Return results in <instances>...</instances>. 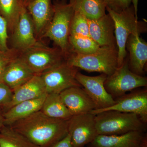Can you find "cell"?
I'll use <instances>...</instances> for the list:
<instances>
[{"label":"cell","instance_id":"obj_1","mask_svg":"<svg viewBox=\"0 0 147 147\" xmlns=\"http://www.w3.org/2000/svg\"><path fill=\"white\" fill-rule=\"evenodd\" d=\"M68 120L52 118L40 110L9 126L37 147H49L67 134Z\"/></svg>","mask_w":147,"mask_h":147},{"label":"cell","instance_id":"obj_2","mask_svg":"<svg viewBox=\"0 0 147 147\" xmlns=\"http://www.w3.org/2000/svg\"><path fill=\"white\" fill-rule=\"evenodd\" d=\"M66 61L76 68L110 76L118 67L117 47L100 46L97 51L88 55L71 51Z\"/></svg>","mask_w":147,"mask_h":147},{"label":"cell","instance_id":"obj_3","mask_svg":"<svg viewBox=\"0 0 147 147\" xmlns=\"http://www.w3.org/2000/svg\"><path fill=\"white\" fill-rule=\"evenodd\" d=\"M98 135H121L132 131H146V124L133 113L110 110L95 115Z\"/></svg>","mask_w":147,"mask_h":147},{"label":"cell","instance_id":"obj_4","mask_svg":"<svg viewBox=\"0 0 147 147\" xmlns=\"http://www.w3.org/2000/svg\"><path fill=\"white\" fill-rule=\"evenodd\" d=\"M106 10L113 18L115 24V34L118 49V67L123 63L127 53L126 44L130 35H140L147 31L145 22L139 21L135 17L133 6L120 12L116 13L106 7Z\"/></svg>","mask_w":147,"mask_h":147},{"label":"cell","instance_id":"obj_5","mask_svg":"<svg viewBox=\"0 0 147 147\" xmlns=\"http://www.w3.org/2000/svg\"><path fill=\"white\" fill-rule=\"evenodd\" d=\"M53 5V18L41 36L48 38L54 41L66 58L71 51L69 37L74 11L71 6L64 0L61 1L57 0Z\"/></svg>","mask_w":147,"mask_h":147},{"label":"cell","instance_id":"obj_6","mask_svg":"<svg viewBox=\"0 0 147 147\" xmlns=\"http://www.w3.org/2000/svg\"><path fill=\"white\" fill-rule=\"evenodd\" d=\"M18 57L36 74H40L66 61L59 48H52L38 42L33 47L22 51Z\"/></svg>","mask_w":147,"mask_h":147},{"label":"cell","instance_id":"obj_7","mask_svg":"<svg viewBox=\"0 0 147 147\" xmlns=\"http://www.w3.org/2000/svg\"><path fill=\"white\" fill-rule=\"evenodd\" d=\"M147 86V77L131 71L126 59L111 75L107 76L104 82L105 89L114 99L124 95L128 92Z\"/></svg>","mask_w":147,"mask_h":147},{"label":"cell","instance_id":"obj_8","mask_svg":"<svg viewBox=\"0 0 147 147\" xmlns=\"http://www.w3.org/2000/svg\"><path fill=\"white\" fill-rule=\"evenodd\" d=\"M78 69L65 61L39 74L47 94H60L71 87H82L76 79Z\"/></svg>","mask_w":147,"mask_h":147},{"label":"cell","instance_id":"obj_9","mask_svg":"<svg viewBox=\"0 0 147 147\" xmlns=\"http://www.w3.org/2000/svg\"><path fill=\"white\" fill-rule=\"evenodd\" d=\"M116 103L108 108L94 110L90 112L96 115L105 111L114 110L137 115L145 124L147 123V90L136 89L118 98Z\"/></svg>","mask_w":147,"mask_h":147},{"label":"cell","instance_id":"obj_10","mask_svg":"<svg viewBox=\"0 0 147 147\" xmlns=\"http://www.w3.org/2000/svg\"><path fill=\"white\" fill-rule=\"evenodd\" d=\"M68 134L74 147H84L98 135L95 115L91 113L72 116L68 121Z\"/></svg>","mask_w":147,"mask_h":147},{"label":"cell","instance_id":"obj_11","mask_svg":"<svg viewBox=\"0 0 147 147\" xmlns=\"http://www.w3.org/2000/svg\"><path fill=\"white\" fill-rule=\"evenodd\" d=\"M107 76L103 74L88 76L78 71L76 79L92 100L95 110L108 108L116 103L115 99L108 93L104 86Z\"/></svg>","mask_w":147,"mask_h":147},{"label":"cell","instance_id":"obj_12","mask_svg":"<svg viewBox=\"0 0 147 147\" xmlns=\"http://www.w3.org/2000/svg\"><path fill=\"white\" fill-rule=\"evenodd\" d=\"M12 32V44L15 50L23 51L38 43L35 35L33 22L25 5L21 9L18 21Z\"/></svg>","mask_w":147,"mask_h":147},{"label":"cell","instance_id":"obj_13","mask_svg":"<svg viewBox=\"0 0 147 147\" xmlns=\"http://www.w3.org/2000/svg\"><path fill=\"white\" fill-rule=\"evenodd\" d=\"M59 94L72 116L90 113L96 109L92 100L82 87H71Z\"/></svg>","mask_w":147,"mask_h":147},{"label":"cell","instance_id":"obj_14","mask_svg":"<svg viewBox=\"0 0 147 147\" xmlns=\"http://www.w3.org/2000/svg\"><path fill=\"white\" fill-rule=\"evenodd\" d=\"M88 21L90 36L99 46L117 47L115 24L109 13Z\"/></svg>","mask_w":147,"mask_h":147},{"label":"cell","instance_id":"obj_15","mask_svg":"<svg viewBox=\"0 0 147 147\" xmlns=\"http://www.w3.org/2000/svg\"><path fill=\"white\" fill-rule=\"evenodd\" d=\"M35 74L20 58H14L6 67L1 82L13 91Z\"/></svg>","mask_w":147,"mask_h":147},{"label":"cell","instance_id":"obj_16","mask_svg":"<svg viewBox=\"0 0 147 147\" xmlns=\"http://www.w3.org/2000/svg\"><path fill=\"white\" fill-rule=\"evenodd\" d=\"M140 35L131 34L127 38L126 49L129 53L128 65L134 73L143 76L147 62V43Z\"/></svg>","mask_w":147,"mask_h":147},{"label":"cell","instance_id":"obj_17","mask_svg":"<svg viewBox=\"0 0 147 147\" xmlns=\"http://www.w3.org/2000/svg\"><path fill=\"white\" fill-rule=\"evenodd\" d=\"M146 135L142 131H132L121 135H98L87 147H140Z\"/></svg>","mask_w":147,"mask_h":147},{"label":"cell","instance_id":"obj_18","mask_svg":"<svg viewBox=\"0 0 147 147\" xmlns=\"http://www.w3.org/2000/svg\"><path fill=\"white\" fill-rule=\"evenodd\" d=\"M26 7L33 22L35 34L42 36L54 14L51 0H34Z\"/></svg>","mask_w":147,"mask_h":147},{"label":"cell","instance_id":"obj_19","mask_svg":"<svg viewBox=\"0 0 147 147\" xmlns=\"http://www.w3.org/2000/svg\"><path fill=\"white\" fill-rule=\"evenodd\" d=\"M47 94L41 77L39 74H35L26 83L13 91L12 100L3 112L19 102L36 99Z\"/></svg>","mask_w":147,"mask_h":147},{"label":"cell","instance_id":"obj_20","mask_svg":"<svg viewBox=\"0 0 147 147\" xmlns=\"http://www.w3.org/2000/svg\"><path fill=\"white\" fill-rule=\"evenodd\" d=\"M46 95L19 102L4 112L5 125L11 126L14 123L40 110Z\"/></svg>","mask_w":147,"mask_h":147},{"label":"cell","instance_id":"obj_21","mask_svg":"<svg viewBox=\"0 0 147 147\" xmlns=\"http://www.w3.org/2000/svg\"><path fill=\"white\" fill-rule=\"evenodd\" d=\"M40 111L48 117L59 119L68 120L72 116L59 94L47 93Z\"/></svg>","mask_w":147,"mask_h":147},{"label":"cell","instance_id":"obj_22","mask_svg":"<svg viewBox=\"0 0 147 147\" xmlns=\"http://www.w3.org/2000/svg\"><path fill=\"white\" fill-rule=\"evenodd\" d=\"M69 3L74 11L89 20L97 19L106 14V5L104 0H69Z\"/></svg>","mask_w":147,"mask_h":147},{"label":"cell","instance_id":"obj_23","mask_svg":"<svg viewBox=\"0 0 147 147\" xmlns=\"http://www.w3.org/2000/svg\"><path fill=\"white\" fill-rule=\"evenodd\" d=\"M0 147H37L10 126L0 130Z\"/></svg>","mask_w":147,"mask_h":147},{"label":"cell","instance_id":"obj_24","mask_svg":"<svg viewBox=\"0 0 147 147\" xmlns=\"http://www.w3.org/2000/svg\"><path fill=\"white\" fill-rule=\"evenodd\" d=\"M24 5L23 0H0V14L5 18L12 31Z\"/></svg>","mask_w":147,"mask_h":147},{"label":"cell","instance_id":"obj_25","mask_svg":"<svg viewBox=\"0 0 147 147\" xmlns=\"http://www.w3.org/2000/svg\"><path fill=\"white\" fill-rule=\"evenodd\" d=\"M69 42L71 51L82 55H88L94 53L100 47L91 38L86 36L69 37Z\"/></svg>","mask_w":147,"mask_h":147},{"label":"cell","instance_id":"obj_26","mask_svg":"<svg viewBox=\"0 0 147 147\" xmlns=\"http://www.w3.org/2000/svg\"><path fill=\"white\" fill-rule=\"evenodd\" d=\"M69 35L90 37L88 21L86 16L74 11L70 24Z\"/></svg>","mask_w":147,"mask_h":147},{"label":"cell","instance_id":"obj_27","mask_svg":"<svg viewBox=\"0 0 147 147\" xmlns=\"http://www.w3.org/2000/svg\"><path fill=\"white\" fill-rule=\"evenodd\" d=\"M7 29V21L0 14V53H7L9 50L7 45L8 38Z\"/></svg>","mask_w":147,"mask_h":147},{"label":"cell","instance_id":"obj_28","mask_svg":"<svg viewBox=\"0 0 147 147\" xmlns=\"http://www.w3.org/2000/svg\"><path fill=\"white\" fill-rule=\"evenodd\" d=\"M13 91L3 82H0V108L3 110L12 100Z\"/></svg>","mask_w":147,"mask_h":147},{"label":"cell","instance_id":"obj_29","mask_svg":"<svg viewBox=\"0 0 147 147\" xmlns=\"http://www.w3.org/2000/svg\"><path fill=\"white\" fill-rule=\"evenodd\" d=\"M106 7L116 13H120L131 5V0H104Z\"/></svg>","mask_w":147,"mask_h":147},{"label":"cell","instance_id":"obj_30","mask_svg":"<svg viewBox=\"0 0 147 147\" xmlns=\"http://www.w3.org/2000/svg\"><path fill=\"white\" fill-rule=\"evenodd\" d=\"M49 147H74L71 143L70 136L67 134L63 139Z\"/></svg>","mask_w":147,"mask_h":147},{"label":"cell","instance_id":"obj_31","mask_svg":"<svg viewBox=\"0 0 147 147\" xmlns=\"http://www.w3.org/2000/svg\"><path fill=\"white\" fill-rule=\"evenodd\" d=\"M3 53H0V82L1 81L3 74L7 64L11 59L15 57H9L3 56Z\"/></svg>","mask_w":147,"mask_h":147},{"label":"cell","instance_id":"obj_32","mask_svg":"<svg viewBox=\"0 0 147 147\" xmlns=\"http://www.w3.org/2000/svg\"><path fill=\"white\" fill-rule=\"evenodd\" d=\"M139 0H131V3H132V5L133 6L135 13V17L138 19L137 18V11H138V2Z\"/></svg>","mask_w":147,"mask_h":147},{"label":"cell","instance_id":"obj_33","mask_svg":"<svg viewBox=\"0 0 147 147\" xmlns=\"http://www.w3.org/2000/svg\"><path fill=\"white\" fill-rule=\"evenodd\" d=\"M4 126H5V124L3 112L2 110L0 108V130Z\"/></svg>","mask_w":147,"mask_h":147},{"label":"cell","instance_id":"obj_34","mask_svg":"<svg viewBox=\"0 0 147 147\" xmlns=\"http://www.w3.org/2000/svg\"><path fill=\"white\" fill-rule=\"evenodd\" d=\"M140 147H147V135H146L143 139V142L142 143L141 146Z\"/></svg>","mask_w":147,"mask_h":147},{"label":"cell","instance_id":"obj_35","mask_svg":"<svg viewBox=\"0 0 147 147\" xmlns=\"http://www.w3.org/2000/svg\"><path fill=\"white\" fill-rule=\"evenodd\" d=\"M34 1V0H23L24 5L26 7L27 5H28L32 1Z\"/></svg>","mask_w":147,"mask_h":147}]
</instances>
